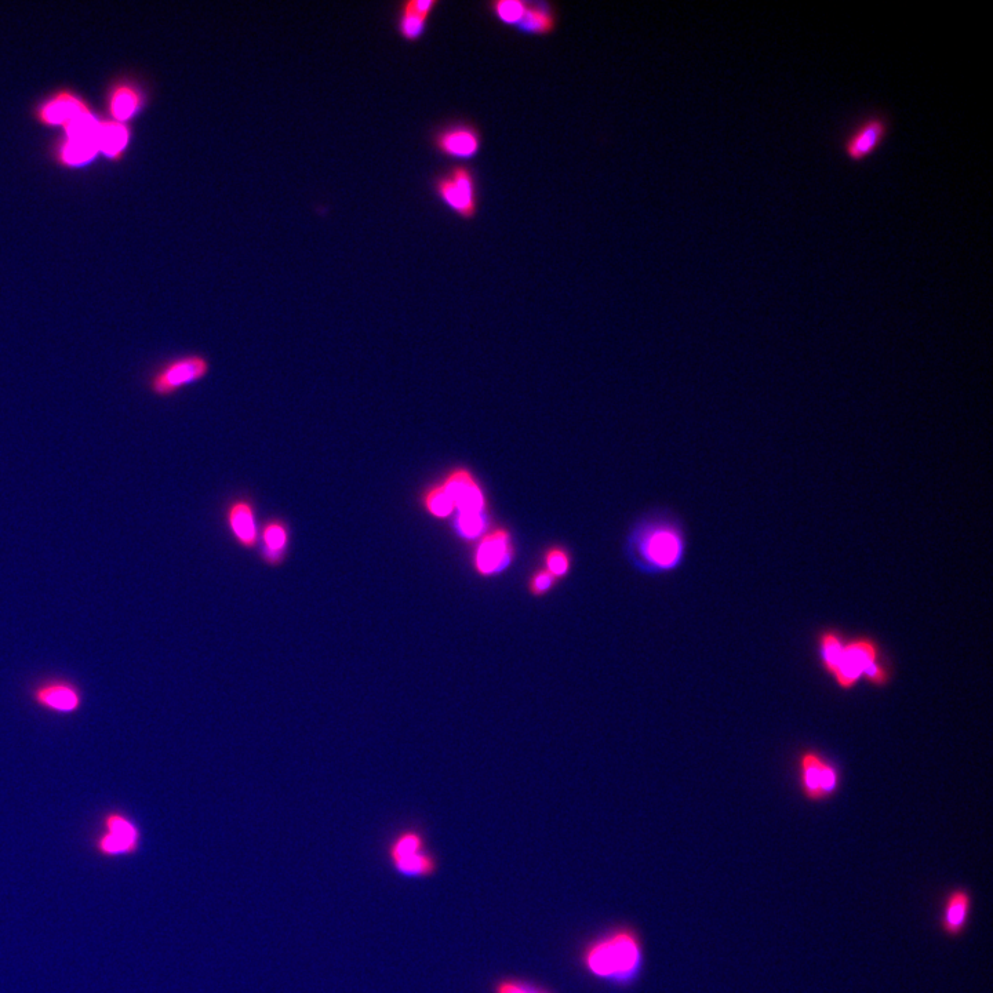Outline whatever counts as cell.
I'll use <instances>...</instances> for the list:
<instances>
[{"label": "cell", "mask_w": 993, "mask_h": 993, "mask_svg": "<svg viewBox=\"0 0 993 993\" xmlns=\"http://www.w3.org/2000/svg\"><path fill=\"white\" fill-rule=\"evenodd\" d=\"M883 657L885 654L880 649L879 643L872 638L857 636L846 640L843 656L832 679L839 689L853 690L864 678L865 672Z\"/></svg>", "instance_id": "cell-9"}, {"label": "cell", "mask_w": 993, "mask_h": 993, "mask_svg": "<svg viewBox=\"0 0 993 993\" xmlns=\"http://www.w3.org/2000/svg\"><path fill=\"white\" fill-rule=\"evenodd\" d=\"M438 0H409L402 3L396 20V31L406 42L416 43L427 32L429 18L434 14Z\"/></svg>", "instance_id": "cell-15"}, {"label": "cell", "mask_w": 993, "mask_h": 993, "mask_svg": "<svg viewBox=\"0 0 993 993\" xmlns=\"http://www.w3.org/2000/svg\"><path fill=\"white\" fill-rule=\"evenodd\" d=\"M261 558L268 566H280L286 560L290 544V526L285 519L269 518L260 531Z\"/></svg>", "instance_id": "cell-17"}, {"label": "cell", "mask_w": 993, "mask_h": 993, "mask_svg": "<svg viewBox=\"0 0 993 993\" xmlns=\"http://www.w3.org/2000/svg\"><path fill=\"white\" fill-rule=\"evenodd\" d=\"M29 697L36 707L56 715H75L83 705V693L72 680L47 678L35 683Z\"/></svg>", "instance_id": "cell-11"}, {"label": "cell", "mask_w": 993, "mask_h": 993, "mask_svg": "<svg viewBox=\"0 0 993 993\" xmlns=\"http://www.w3.org/2000/svg\"><path fill=\"white\" fill-rule=\"evenodd\" d=\"M145 96L133 83H120L109 94L108 109L112 120L127 123L144 108Z\"/></svg>", "instance_id": "cell-19"}, {"label": "cell", "mask_w": 993, "mask_h": 993, "mask_svg": "<svg viewBox=\"0 0 993 993\" xmlns=\"http://www.w3.org/2000/svg\"><path fill=\"white\" fill-rule=\"evenodd\" d=\"M487 7L498 23L515 29L526 12L527 0H494Z\"/></svg>", "instance_id": "cell-26"}, {"label": "cell", "mask_w": 993, "mask_h": 993, "mask_svg": "<svg viewBox=\"0 0 993 993\" xmlns=\"http://www.w3.org/2000/svg\"><path fill=\"white\" fill-rule=\"evenodd\" d=\"M543 563L544 569L560 581L569 576L571 567H573V556H571L569 549L563 545H549L543 552Z\"/></svg>", "instance_id": "cell-25"}, {"label": "cell", "mask_w": 993, "mask_h": 993, "mask_svg": "<svg viewBox=\"0 0 993 993\" xmlns=\"http://www.w3.org/2000/svg\"><path fill=\"white\" fill-rule=\"evenodd\" d=\"M453 518L454 530L458 537L468 543L475 544L490 529L489 512H463L454 515Z\"/></svg>", "instance_id": "cell-23"}, {"label": "cell", "mask_w": 993, "mask_h": 993, "mask_svg": "<svg viewBox=\"0 0 993 993\" xmlns=\"http://www.w3.org/2000/svg\"><path fill=\"white\" fill-rule=\"evenodd\" d=\"M420 501L424 511L432 518L445 520L453 518L456 514L453 501L440 482L427 487L421 494Z\"/></svg>", "instance_id": "cell-24"}, {"label": "cell", "mask_w": 993, "mask_h": 993, "mask_svg": "<svg viewBox=\"0 0 993 993\" xmlns=\"http://www.w3.org/2000/svg\"><path fill=\"white\" fill-rule=\"evenodd\" d=\"M424 850H427L425 849L424 836L416 831V829H409V831L403 832V834H400L395 839L389 854H391L392 864H394L396 861L414 856V854L421 853Z\"/></svg>", "instance_id": "cell-27"}, {"label": "cell", "mask_w": 993, "mask_h": 993, "mask_svg": "<svg viewBox=\"0 0 993 993\" xmlns=\"http://www.w3.org/2000/svg\"><path fill=\"white\" fill-rule=\"evenodd\" d=\"M798 778L800 791L811 803L834 798L842 782L838 765L814 749H806L799 755Z\"/></svg>", "instance_id": "cell-5"}, {"label": "cell", "mask_w": 993, "mask_h": 993, "mask_svg": "<svg viewBox=\"0 0 993 993\" xmlns=\"http://www.w3.org/2000/svg\"><path fill=\"white\" fill-rule=\"evenodd\" d=\"M581 965L595 980L629 987L645 966V947L632 926H618L589 941L581 952Z\"/></svg>", "instance_id": "cell-1"}, {"label": "cell", "mask_w": 993, "mask_h": 993, "mask_svg": "<svg viewBox=\"0 0 993 993\" xmlns=\"http://www.w3.org/2000/svg\"><path fill=\"white\" fill-rule=\"evenodd\" d=\"M493 993H552L534 982L520 978H503L494 982Z\"/></svg>", "instance_id": "cell-29"}, {"label": "cell", "mask_w": 993, "mask_h": 993, "mask_svg": "<svg viewBox=\"0 0 993 993\" xmlns=\"http://www.w3.org/2000/svg\"><path fill=\"white\" fill-rule=\"evenodd\" d=\"M558 583L559 581L548 570H545L544 567H538L530 574L529 581H527V591L534 598H544V596L551 594V591H554Z\"/></svg>", "instance_id": "cell-28"}, {"label": "cell", "mask_w": 993, "mask_h": 993, "mask_svg": "<svg viewBox=\"0 0 993 993\" xmlns=\"http://www.w3.org/2000/svg\"><path fill=\"white\" fill-rule=\"evenodd\" d=\"M973 909V896L965 887L949 891L942 902L940 927L947 937L963 936Z\"/></svg>", "instance_id": "cell-14"}, {"label": "cell", "mask_w": 993, "mask_h": 993, "mask_svg": "<svg viewBox=\"0 0 993 993\" xmlns=\"http://www.w3.org/2000/svg\"><path fill=\"white\" fill-rule=\"evenodd\" d=\"M432 189L440 202L461 220L471 221L478 216V177L472 167L451 166L445 173L434 178Z\"/></svg>", "instance_id": "cell-4"}, {"label": "cell", "mask_w": 993, "mask_h": 993, "mask_svg": "<svg viewBox=\"0 0 993 993\" xmlns=\"http://www.w3.org/2000/svg\"><path fill=\"white\" fill-rule=\"evenodd\" d=\"M558 24L559 13L554 3L547 0H527L526 12L515 31L522 35L549 36L554 34Z\"/></svg>", "instance_id": "cell-18"}, {"label": "cell", "mask_w": 993, "mask_h": 993, "mask_svg": "<svg viewBox=\"0 0 993 993\" xmlns=\"http://www.w3.org/2000/svg\"><path fill=\"white\" fill-rule=\"evenodd\" d=\"M212 371V363L202 354H185L160 363L147 377L149 394L159 399H169L184 388L205 380Z\"/></svg>", "instance_id": "cell-3"}, {"label": "cell", "mask_w": 993, "mask_h": 993, "mask_svg": "<svg viewBox=\"0 0 993 993\" xmlns=\"http://www.w3.org/2000/svg\"><path fill=\"white\" fill-rule=\"evenodd\" d=\"M635 556L640 567L651 573L675 570L685 556L682 533L669 525L650 526L635 541Z\"/></svg>", "instance_id": "cell-2"}, {"label": "cell", "mask_w": 993, "mask_h": 993, "mask_svg": "<svg viewBox=\"0 0 993 993\" xmlns=\"http://www.w3.org/2000/svg\"><path fill=\"white\" fill-rule=\"evenodd\" d=\"M225 520L236 543L242 548L252 549L258 544L256 507L252 498L240 496L229 501L225 509Z\"/></svg>", "instance_id": "cell-13"}, {"label": "cell", "mask_w": 993, "mask_h": 993, "mask_svg": "<svg viewBox=\"0 0 993 993\" xmlns=\"http://www.w3.org/2000/svg\"><path fill=\"white\" fill-rule=\"evenodd\" d=\"M845 636L838 629H824L818 634V660L829 676H834L846 646Z\"/></svg>", "instance_id": "cell-21"}, {"label": "cell", "mask_w": 993, "mask_h": 993, "mask_svg": "<svg viewBox=\"0 0 993 993\" xmlns=\"http://www.w3.org/2000/svg\"><path fill=\"white\" fill-rule=\"evenodd\" d=\"M890 130L891 122L886 112H869L857 120L843 136V155L853 163L865 162L883 147Z\"/></svg>", "instance_id": "cell-6"}, {"label": "cell", "mask_w": 993, "mask_h": 993, "mask_svg": "<svg viewBox=\"0 0 993 993\" xmlns=\"http://www.w3.org/2000/svg\"><path fill=\"white\" fill-rule=\"evenodd\" d=\"M431 143L435 151L445 158L472 160L482 151L483 137L474 123L456 120L436 129Z\"/></svg>", "instance_id": "cell-10"}, {"label": "cell", "mask_w": 993, "mask_h": 993, "mask_svg": "<svg viewBox=\"0 0 993 993\" xmlns=\"http://www.w3.org/2000/svg\"><path fill=\"white\" fill-rule=\"evenodd\" d=\"M516 555L514 538L504 526L490 527L475 543L472 566L479 577L500 576L511 567Z\"/></svg>", "instance_id": "cell-7"}, {"label": "cell", "mask_w": 993, "mask_h": 993, "mask_svg": "<svg viewBox=\"0 0 993 993\" xmlns=\"http://www.w3.org/2000/svg\"><path fill=\"white\" fill-rule=\"evenodd\" d=\"M141 832L133 818L123 811L111 810L101 820V831L97 835L96 850L107 858L132 856L140 849Z\"/></svg>", "instance_id": "cell-8"}, {"label": "cell", "mask_w": 993, "mask_h": 993, "mask_svg": "<svg viewBox=\"0 0 993 993\" xmlns=\"http://www.w3.org/2000/svg\"><path fill=\"white\" fill-rule=\"evenodd\" d=\"M130 138L132 133L127 123L115 122L112 119L101 120L97 134L98 151L108 159H122L129 147Z\"/></svg>", "instance_id": "cell-20"}, {"label": "cell", "mask_w": 993, "mask_h": 993, "mask_svg": "<svg viewBox=\"0 0 993 993\" xmlns=\"http://www.w3.org/2000/svg\"><path fill=\"white\" fill-rule=\"evenodd\" d=\"M100 154L96 140H68L58 149V160L68 167L89 165Z\"/></svg>", "instance_id": "cell-22"}, {"label": "cell", "mask_w": 993, "mask_h": 993, "mask_svg": "<svg viewBox=\"0 0 993 993\" xmlns=\"http://www.w3.org/2000/svg\"><path fill=\"white\" fill-rule=\"evenodd\" d=\"M89 111H92L89 104L78 94L60 92L40 105L38 112H36V118L45 126L64 127L71 120Z\"/></svg>", "instance_id": "cell-16"}, {"label": "cell", "mask_w": 993, "mask_h": 993, "mask_svg": "<svg viewBox=\"0 0 993 993\" xmlns=\"http://www.w3.org/2000/svg\"><path fill=\"white\" fill-rule=\"evenodd\" d=\"M440 485L453 501L456 514L487 512L486 491L471 469L467 467L450 469L445 478L440 480Z\"/></svg>", "instance_id": "cell-12"}]
</instances>
